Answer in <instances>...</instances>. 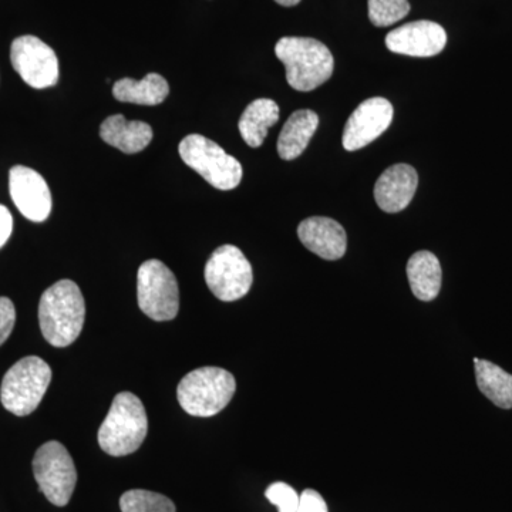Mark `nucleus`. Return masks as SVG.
Here are the masks:
<instances>
[{
	"instance_id": "nucleus-1",
	"label": "nucleus",
	"mask_w": 512,
	"mask_h": 512,
	"mask_svg": "<svg viewBox=\"0 0 512 512\" xmlns=\"http://www.w3.org/2000/svg\"><path fill=\"white\" fill-rule=\"evenodd\" d=\"M86 319V303L79 285L70 279L56 282L40 298L39 323L43 338L55 346L66 348L82 333Z\"/></svg>"
},
{
	"instance_id": "nucleus-2",
	"label": "nucleus",
	"mask_w": 512,
	"mask_h": 512,
	"mask_svg": "<svg viewBox=\"0 0 512 512\" xmlns=\"http://www.w3.org/2000/svg\"><path fill=\"white\" fill-rule=\"evenodd\" d=\"M275 55L284 63L286 80L298 92H312L328 82L335 60L328 47L311 37H282Z\"/></svg>"
},
{
	"instance_id": "nucleus-3",
	"label": "nucleus",
	"mask_w": 512,
	"mask_h": 512,
	"mask_svg": "<svg viewBox=\"0 0 512 512\" xmlns=\"http://www.w3.org/2000/svg\"><path fill=\"white\" fill-rule=\"evenodd\" d=\"M147 433L146 407L136 394L123 392L114 397L109 414L100 426L99 444L109 456H128L141 447Z\"/></svg>"
},
{
	"instance_id": "nucleus-4",
	"label": "nucleus",
	"mask_w": 512,
	"mask_h": 512,
	"mask_svg": "<svg viewBox=\"0 0 512 512\" xmlns=\"http://www.w3.org/2000/svg\"><path fill=\"white\" fill-rule=\"evenodd\" d=\"M237 390L235 377L221 367L192 370L178 384V403L194 417H212L222 412Z\"/></svg>"
},
{
	"instance_id": "nucleus-5",
	"label": "nucleus",
	"mask_w": 512,
	"mask_h": 512,
	"mask_svg": "<svg viewBox=\"0 0 512 512\" xmlns=\"http://www.w3.org/2000/svg\"><path fill=\"white\" fill-rule=\"evenodd\" d=\"M52 382V369L37 356L23 357L15 363L0 387L3 407L15 416L25 417L35 412Z\"/></svg>"
},
{
	"instance_id": "nucleus-6",
	"label": "nucleus",
	"mask_w": 512,
	"mask_h": 512,
	"mask_svg": "<svg viewBox=\"0 0 512 512\" xmlns=\"http://www.w3.org/2000/svg\"><path fill=\"white\" fill-rule=\"evenodd\" d=\"M178 151L184 163L217 190L231 191L241 184V163L210 138L190 134L181 141Z\"/></svg>"
},
{
	"instance_id": "nucleus-7",
	"label": "nucleus",
	"mask_w": 512,
	"mask_h": 512,
	"mask_svg": "<svg viewBox=\"0 0 512 512\" xmlns=\"http://www.w3.org/2000/svg\"><path fill=\"white\" fill-rule=\"evenodd\" d=\"M138 306L148 318L157 322L173 320L180 311V289L177 278L158 259L141 264L137 275Z\"/></svg>"
},
{
	"instance_id": "nucleus-8",
	"label": "nucleus",
	"mask_w": 512,
	"mask_h": 512,
	"mask_svg": "<svg viewBox=\"0 0 512 512\" xmlns=\"http://www.w3.org/2000/svg\"><path fill=\"white\" fill-rule=\"evenodd\" d=\"M33 474L40 491L56 507L69 504L77 484L72 456L59 441H47L33 458Z\"/></svg>"
},
{
	"instance_id": "nucleus-9",
	"label": "nucleus",
	"mask_w": 512,
	"mask_h": 512,
	"mask_svg": "<svg viewBox=\"0 0 512 512\" xmlns=\"http://www.w3.org/2000/svg\"><path fill=\"white\" fill-rule=\"evenodd\" d=\"M205 282L220 301L234 302L251 291L254 275L247 256L234 245L215 249L205 265Z\"/></svg>"
},
{
	"instance_id": "nucleus-10",
	"label": "nucleus",
	"mask_w": 512,
	"mask_h": 512,
	"mask_svg": "<svg viewBox=\"0 0 512 512\" xmlns=\"http://www.w3.org/2000/svg\"><path fill=\"white\" fill-rule=\"evenodd\" d=\"M10 62L23 82L42 90L59 82L56 52L36 36H20L10 47Z\"/></svg>"
},
{
	"instance_id": "nucleus-11",
	"label": "nucleus",
	"mask_w": 512,
	"mask_h": 512,
	"mask_svg": "<svg viewBox=\"0 0 512 512\" xmlns=\"http://www.w3.org/2000/svg\"><path fill=\"white\" fill-rule=\"evenodd\" d=\"M393 106L383 97H373L359 104L343 131V147L348 151L360 150L382 136L393 121Z\"/></svg>"
},
{
	"instance_id": "nucleus-12",
	"label": "nucleus",
	"mask_w": 512,
	"mask_h": 512,
	"mask_svg": "<svg viewBox=\"0 0 512 512\" xmlns=\"http://www.w3.org/2000/svg\"><path fill=\"white\" fill-rule=\"evenodd\" d=\"M10 197L23 217L43 222L52 212V192L45 178L37 171L15 165L9 173Z\"/></svg>"
},
{
	"instance_id": "nucleus-13",
	"label": "nucleus",
	"mask_w": 512,
	"mask_h": 512,
	"mask_svg": "<svg viewBox=\"0 0 512 512\" xmlns=\"http://www.w3.org/2000/svg\"><path fill=\"white\" fill-rule=\"evenodd\" d=\"M446 45V30L430 20L406 23L386 36L387 49L397 55L433 57L443 52Z\"/></svg>"
},
{
	"instance_id": "nucleus-14",
	"label": "nucleus",
	"mask_w": 512,
	"mask_h": 512,
	"mask_svg": "<svg viewBox=\"0 0 512 512\" xmlns=\"http://www.w3.org/2000/svg\"><path fill=\"white\" fill-rule=\"evenodd\" d=\"M419 185V175L412 165L396 164L387 168L375 185V200L380 210L396 214L409 207Z\"/></svg>"
},
{
	"instance_id": "nucleus-15",
	"label": "nucleus",
	"mask_w": 512,
	"mask_h": 512,
	"mask_svg": "<svg viewBox=\"0 0 512 512\" xmlns=\"http://www.w3.org/2000/svg\"><path fill=\"white\" fill-rule=\"evenodd\" d=\"M298 235L309 251L326 261H338L348 248L345 229L332 218H308L299 225Z\"/></svg>"
},
{
	"instance_id": "nucleus-16",
	"label": "nucleus",
	"mask_w": 512,
	"mask_h": 512,
	"mask_svg": "<svg viewBox=\"0 0 512 512\" xmlns=\"http://www.w3.org/2000/svg\"><path fill=\"white\" fill-rule=\"evenodd\" d=\"M100 137L111 147L119 148L126 154L146 150L153 140V128L144 121H130L121 114L107 117L101 123Z\"/></svg>"
},
{
	"instance_id": "nucleus-17",
	"label": "nucleus",
	"mask_w": 512,
	"mask_h": 512,
	"mask_svg": "<svg viewBox=\"0 0 512 512\" xmlns=\"http://www.w3.org/2000/svg\"><path fill=\"white\" fill-rule=\"evenodd\" d=\"M319 117L312 110H298L286 120L278 138V154L282 160L291 161L301 156L318 130Z\"/></svg>"
},
{
	"instance_id": "nucleus-18",
	"label": "nucleus",
	"mask_w": 512,
	"mask_h": 512,
	"mask_svg": "<svg viewBox=\"0 0 512 512\" xmlns=\"http://www.w3.org/2000/svg\"><path fill=\"white\" fill-rule=\"evenodd\" d=\"M407 278L417 299L433 301L440 293L443 278L439 258L430 251L416 252L407 262Z\"/></svg>"
},
{
	"instance_id": "nucleus-19",
	"label": "nucleus",
	"mask_w": 512,
	"mask_h": 512,
	"mask_svg": "<svg viewBox=\"0 0 512 512\" xmlns=\"http://www.w3.org/2000/svg\"><path fill=\"white\" fill-rule=\"evenodd\" d=\"M279 120V106L271 99H258L242 113L238 128L249 147L258 148L264 144L268 130Z\"/></svg>"
},
{
	"instance_id": "nucleus-20",
	"label": "nucleus",
	"mask_w": 512,
	"mask_h": 512,
	"mask_svg": "<svg viewBox=\"0 0 512 512\" xmlns=\"http://www.w3.org/2000/svg\"><path fill=\"white\" fill-rule=\"evenodd\" d=\"M170 94V86L163 76L150 73L140 82L133 79H121L114 83L113 96L121 103L140 104V106H158Z\"/></svg>"
},
{
	"instance_id": "nucleus-21",
	"label": "nucleus",
	"mask_w": 512,
	"mask_h": 512,
	"mask_svg": "<svg viewBox=\"0 0 512 512\" xmlns=\"http://www.w3.org/2000/svg\"><path fill=\"white\" fill-rule=\"evenodd\" d=\"M478 389L495 406L512 409V375L488 360L474 359Z\"/></svg>"
},
{
	"instance_id": "nucleus-22",
	"label": "nucleus",
	"mask_w": 512,
	"mask_h": 512,
	"mask_svg": "<svg viewBox=\"0 0 512 512\" xmlns=\"http://www.w3.org/2000/svg\"><path fill=\"white\" fill-rule=\"evenodd\" d=\"M123 512H175V505L163 494L147 490H130L121 495Z\"/></svg>"
},
{
	"instance_id": "nucleus-23",
	"label": "nucleus",
	"mask_w": 512,
	"mask_h": 512,
	"mask_svg": "<svg viewBox=\"0 0 512 512\" xmlns=\"http://www.w3.org/2000/svg\"><path fill=\"white\" fill-rule=\"evenodd\" d=\"M369 19L376 28H387L410 13L409 0H367Z\"/></svg>"
},
{
	"instance_id": "nucleus-24",
	"label": "nucleus",
	"mask_w": 512,
	"mask_h": 512,
	"mask_svg": "<svg viewBox=\"0 0 512 512\" xmlns=\"http://www.w3.org/2000/svg\"><path fill=\"white\" fill-rule=\"evenodd\" d=\"M265 497L278 507L279 512H296L301 495L296 493L291 485L274 483L265 491Z\"/></svg>"
},
{
	"instance_id": "nucleus-25",
	"label": "nucleus",
	"mask_w": 512,
	"mask_h": 512,
	"mask_svg": "<svg viewBox=\"0 0 512 512\" xmlns=\"http://www.w3.org/2000/svg\"><path fill=\"white\" fill-rule=\"evenodd\" d=\"M16 309L13 302L5 296H0V346L9 339L15 328Z\"/></svg>"
},
{
	"instance_id": "nucleus-26",
	"label": "nucleus",
	"mask_w": 512,
	"mask_h": 512,
	"mask_svg": "<svg viewBox=\"0 0 512 512\" xmlns=\"http://www.w3.org/2000/svg\"><path fill=\"white\" fill-rule=\"evenodd\" d=\"M296 512H329L328 505L323 500L322 495L318 491L305 490L301 494V500H299L298 510Z\"/></svg>"
},
{
	"instance_id": "nucleus-27",
	"label": "nucleus",
	"mask_w": 512,
	"mask_h": 512,
	"mask_svg": "<svg viewBox=\"0 0 512 512\" xmlns=\"http://www.w3.org/2000/svg\"><path fill=\"white\" fill-rule=\"evenodd\" d=\"M13 231L12 214L5 205H0V249L9 241Z\"/></svg>"
},
{
	"instance_id": "nucleus-28",
	"label": "nucleus",
	"mask_w": 512,
	"mask_h": 512,
	"mask_svg": "<svg viewBox=\"0 0 512 512\" xmlns=\"http://www.w3.org/2000/svg\"><path fill=\"white\" fill-rule=\"evenodd\" d=\"M276 3H279V5L286 6V8H291V6L298 5L301 0H275Z\"/></svg>"
}]
</instances>
